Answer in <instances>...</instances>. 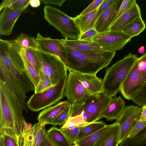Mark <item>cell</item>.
Segmentation results:
<instances>
[{
  "instance_id": "16",
  "label": "cell",
  "mask_w": 146,
  "mask_h": 146,
  "mask_svg": "<svg viewBox=\"0 0 146 146\" xmlns=\"http://www.w3.org/2000/svg\"><path fill=\"white\" fill-rule=\"evenodd\" d=\"M29 5L18 10L4 8L0 15V35L9 36L12 33L14 25L21 13Z\"/></svg>"
},
{
  "instance_id": "48",
  "label": "cell",
  "mask_w": 146,
  "mask_h": 146,
  "mask_svg": "<svg viewBox=\"0 0 146 146\" xmlns=\"http://www.w3.org/2000/svg\"><path fill=\"white\" fill-rule=\"evenodd\" d=\"M17 0H4L0 6V11L6 7H10Z\"/></svg>"
},
{
  "instance_id": "11",
  "label": "cell",
  "mask_w": 146,
  "mask_h": 146,
  "mask_svg": "<svg viewBox=\"0 0 146 146\" xmlns=\"http://www.w3.org/2000/svg\"><path fill=\"white\" fill-rule=\"evenodd\" d=\"M46 125L39 122L32 126L26 122L23 131L17 138L19 146H40L46 136Z\"/></svg>"
},
{
  "instance_id": "53",
  "label": "cell",
  "mask_w": 146,
  "mask_h": 146,
  "mask_svg": "<svg viewBox=\"0 0 146 146\" xmlns=\"http://www.w3.org/2000/svg\"><path fill=\"white\" fill-rule=\"evenodd\" d=\"M47 136L44 138L42 142L41 143L40 146H47L46 144V139Z\"/></svg>"
},
{
  "instance_id": "9",
  "label": "cell",
  "mask_w": 146,
  "mask_h": 146,
  "mask_svg": "<svg viewBox=\"0 0 146 146\" xmlns=\"http://www.w3.org/2000/svg\"><path fill=\"white\" fill-rule=\"evenodd\" d=\"M131 38L121 31H110L99 33L91 41L96 42L106 51L114 52L122 49Z\"/></svg>"
},
{
  "instance_id": "43",
  "label": "cell",
  "mask_w": 146,
  "mask_h": 146,
  "mask_svg": "<svg viewBox=\"0 0 146 146\" xmlns=\"http://www.w3.org/2000/svg\"><path fill=\"white\" fill-rule=\"evenodd\" d=\"M2 135L3 137L4 146H19L17 139L14 137L5 133Z\"/></svg>"
},
{
  "instance_id": "38",
  "label": "cell",
  "mask_w": 146,
  "mask_h": 146,
  "mask_svg": "<svg viewBox=\"0 0 146 146\" xmlns=\"http://www.w3.org/2000/svg\"><path fill=\"white\" fill-rule=\"evenodd\" d=\"M70 111L71 106L69 105L48 124L62 125L70 116Z\"/></svg>"
},
{
  "instance_id": "24",
  "label": "cell",
  "mask_w": 146,
  "mask_h": 146,
  "mask_svg": "<svg viewBox=\"0 0 146 146\" xmlns=\"http://www.w3.org/2000/svg\"><path fill=\"white\" fill-rule=\"evenodd\" d=\"M69 105L67 101H64L43 109L38 117V122L48 124Z\"/></svg>"
},
{
  "instance_id": "21",
  "label": "cell",
  "mask_w": 146,
  "mask_h": 146,
  "mask_svg": "<svg viewBox=\"0 0 146 146\" xmlns=\"http://www.w3.org/2000/svg\"><path fill=\"white\" fill-rule=\"evenodd\" d=\"M119 126L115 122L100 136L93 146H119Z\"/></svg>"
},
{
  "instance_id": "26",
  "label": "cell",
  "mask_w": 146,
  "mask_h": 146,
  "mask_svg": "<svg viewBox=\"0 0 146 146\" xmlns=\"http://www.w3.org/2000/svg\"><path fill=\"white\" fill-rule=\"evenodd\" d=\"M98 8L84 15H79L73 18L81 34L89 30L94 28L96 22L94 18Z\"/></svg>"
},
{
  "instance_id": "6",
  "label": "cell",
  "mask_w": 146,
  "mask_h": 146,
  "mask_svg": "<svg viewBox=\"0 0 146 146\" xmlns=\"http://www.w3.org/2000/svg\"><path fill=\"white\" fill-rule=\"evenodd\" d=\"M66 83L64 96L71 106L70 116L82 106L89 94L82 84L77 76L73 71L69 70Z\"/></svg>"
},
{
  "instance_id": "3",
  "label": "cell",
  "mask_w": 146,
  "mask_h": 146,
  "mask_svg": "<svg viewBox=\"0 0 146 146\" xmlns=\"http://www.w3.org/2000/svg\"><path fill=\"white\" fill-rule=\"evenodd\" d=\"M43 11L45 20L59 31L63 37L79 39L81 33L73 18L50 5L45 6Z\"/></svg>"
},
{
  "instance_id": "14",
  "label": "cell",
  "mask_w": 146,
  "mask_h": 146,
  "mask_svg": "<svg viewBox=\"0 0 146 146\" xmlns=\"http://www.w3.org/2000/svg\"><path fill=\"white\" fill-rule=\"evenodd\" d=\"M0 81L5 84L14 95L23 110L28 113L25 102L26 93L17 78L1 62H0Z\"/></svg>"
},
{
  "instance_id": "45",
  "label": "cell",
  "mask_w": 146,
  "mask_h": 146,
  "mask_svg": "<svg viewBox=\"0 0 146 146\" xmlns=\"http://www.w3.org/2000/svg\"><path fill=\"white\" fill-rule=\"evenodd\" d=\"M98 33L94 28L92 29L81 34L78 40L91 41V39Z\"/></svg>"
},
{
  "instance_id": "54",
  "label": "cell",
  "mask_w": 146,
  "mask_h": 146,
  "mask_svg": "<svg viewBox=\"0 0 146 146\" xmlns=\"http://www.w3.org/2000/svg\"><path fill=\"white\" fill-rule=\"evenodd\" d=\"M46 144L47 146H54L52 145L50 143V142L48 140L47 137H46Z\"/></svg>"
},
{
  "instance_id": "36",
  "label": "cell",
  "mask_w": 146,
  "mask_h": 146,
  "mask_svg": "<svg viewBox=\"0 0 146 146\" xmlns=\"http://www.w3.org/2000/svg\"><path fill=\"white\" fill-rule=\"evenodd\" d=\"M130 100L139 106L142 107L146 104V81Z\"/></svg>"
},
{
  "instance_id": "18",
  "label": "cell",
  "mask_w": 146,
  "mask_h": 146,
  "mask_svg": "<svg viewBox=\"0 0 146 146\" xmlns=\"http://www.w3.org/2000/svg\"><path fill=\"white\" fill-rule=\"evenodd\" d=\"M123 0H115L96 21L94 29L99 33L110 31V28Z\"/></svg>"
},
{
  "instance_id": "10",
  "label": "cell",
  "mask_w": 146,
  "mask_h": 146,
  "mask_svg": "<svg viewBox=\"0 0 146 146\" xmlns=\"http://www.w3.org/2000/svg\"><path fill=\"white\" fill-rule=\"evenodd\" d=\"M22 133L10 109L4 92L0 88V135L5 133L17 139Z\"/></svg>"
},
{
  "instance_id": "27",
  "label": "cell",
  "mask_w": 146,
  "mask_h": 146,
  "mask_svg": "<svg viewBox=\"0 0 146 146\" xmlns=\"http://www.w3.org/2000/svg\"><path fill=\"white\" fill-rule=\"evenodd\" d=\"M47 138L54 146H71L72 144L59 129L52 127L46 132Z\"/></svg>"
},
{
  "instance_id": "12",
  "label": "cell",
  "mask_w": 146,
  "mask_h": 146,
  "mask_svg": "<svg viewBox=\"0 0 146 146\" xmlns=\"http://www.w3.org/2000/svg\"><path fill=\"white\" fill-rule=\"evenodd\" d=\"M141 108L134 105L126 106L119 118L115 122L119 126V145L127 137L129 133L135 122L140 120Z\"/></svg>"
},
{
  "instance_id": "15",
  "label": "cell",
  "mask_w": 146,
  "mask_h": 146,
  "mask_svg": "<svg viewBox=\"0 0 146 146\" xmlns=\"http://www.w3.org/2000/svg\"><path fill=\"white\" fill-rule=\"evenodd\" d=\"M0 62L4 64L18 80L26 93L35 91V88L25 73L22 74L12 62L8 48L3 47L0 49Z\"/></svg>"
},
{
  "instance_id": "34",
  "label": "cell",
  "mask_w": 146,
  "mask_h": 146,
  "mask_svg": "<svg viewBox=\"0 0 146 146\" xmlns=\"http://www.w3.org/2000/svg\"><path fill=\"white\" fill-rule=\"evenodd\" d=\"M87 123L81 114L75 116H69L60 128L72 129L82 127Z\"/></svg>"
},
{
  "instance_id": "4",
  "label": "cell",
  "mask_w": 146,
  "mask_h": 146,
  "mask_svg": "<svg viewBox=\"0 0 146 146\" xmlns=\"http://www.w3.org/2000/svg\"><path fill=\"white\" fill-rule=\"evenodd\" d=\"M68 74L55 85L39 93H34L26 103L29 109L37 112L57 103L63 98Z\"/></svg>"
},
{
  "instance_id": "7",
  "label": "cell",
  "mask_w": 146,
  "mask_h": 146,
  "mask_svg": "<svg viewBox=\"0 0 146 146\" xmlns=\"http://www.w3.org/2000/svg\"><path fill=\"white\" fill-rule=\"evenodd\" d=\"M31 50L38 62L40 68L39 71L48 76L54 85L67 74V67L55 56L40 51Z\"/></svg>"
},
{
  "instance_id": "47",
  "label": "cell",
  "mask_w": 146,
  "mask_h": 146,
  "mask_svg": "<svg viewBox=\"0 0 146 146\" xmlns=\"http://www.w3.org/2000/svg\"><path fill=\"white\" fill-rule=\"evenodd\" d=\"M43 3L45 4H53L61 7L65 0H41Z\"/></svg>"
},
{
  "instance_id": "40",
  "label": "cell",
  "mask_w": 146,
  "mask_h": 146,
  "mask_svg": "<svg viewBox=\"0 0 146 146\" xmlns=\"http://www.w3.org/2000/svg\"><path fill=\"white\" fill-rule=\"evenodd\" d=\"M81 127H77L72 129L61 128L59 129L71 144H74L77 141V136Z\"/></svg>"
},
{
  "instance_id": "25",
  "label": "cell",
  "mask_w": 146,
  "mask_h": 146,
  "mask_svg": "<svg viewBox=\"0 0 146 146\" xmlns=\"http://www.w3.org/2000/svg\"><path fill=\"white\" fill-rule=\"evenodd\" d=\"M22 48L16 39L9 40V52L10 59L14 65L22 74L25 73L22 55Z\"/></svg>"
},
{
  "instance_id": "50",
  "label": "cell",
  "mask_w": 146,
  "mask_h": 146,
  "mask_svg": "<svg viewBox=\"0 0 146 146\" xmlns=\"http://www.w3.org/2000/svg\"><path fill=\"white\" fill-rule=\"evenodd\" d=\"M40 0H30L29 5L32 7H37L40 5Z\"/></svg>"
},
{
  "instance_id": "32",
  "label": "cell",
  "mask_w": 146,
  "mask_h": 146,
  "mask_svg": "<svg viewBox=\"0 0 146 146\" xmlns=\"http://www.w3.org/2000/svg\"><path fill=\"white\" fill-rule=\"evenodd\" d=\"M112 125V124L108 125L95 133L77 141L74 144L77 146H93L102 134Z\"/></svg>"
},
{
  "instance_id": "35",
  "label": "cell",
  "mask_w": 146,
  "mask_h": 146,
  "mask_svg": "<svg viewBox=\"0 0 146 146\" xmlns=\"http://www.w3.org/2000/svg\"><path fill=\"white\" fill-rule=\"evenodd\" d=\"M40 81L35 88L34 93H36L41 92L54 85L50 78L41 71H39Z\"/></svg>"
},
{
  "instance_id": "1",
  "label": "cell",
  "mask_w": 146,
  "mask_h": 146,
  "mask_svg": "<svg viewBox=\"0 0 146 146\" xmlns=\"http://www.w3.org/2000/svg\"><path fill=\"white\" fill-rule=\"evenodd\" d=\"M67 52V67L74 72L96 75L110 64L115 52H82L65 47Z\"/></svg>"
},
{
  "instance_id": "42",
  "label": "cell",
  "mask_w": 146,
  "mask_h": 146,
  "mask_svg": "<svg viewBox=\"0 0 146 146\" xmlns=\"http://www.w3.org/2000/svg\"><path fill=\"white\" fill-rule=\"evenodd\" d=\"M26 56L31 64L38 72L40 69V67L38 62L33 53L31 50L26 49L25 50Z\"/></svg>"
},
{
  "instance_id": "2",
  "label": "cell",
  "mask_w": 146,
  "mask_h": 146,
  "mask_svg": "<svg viewBox=\"0 0 146 146\" xmlns=\"http://www.w3.org/2000/svg\"><path fill=\"white\" fill-rule=\"evenodd\" d=\"M138 58L130 53L107 68L103 79V91L111 98L116 96Z\"/></svg>"
},
{
  "instance_id": "31",
  "label": "cell",
  "mask_w": 146,
  "mask_h": 146,
  "mask_svg": "<svg viewBox=\"0 0 146 146\" xmlns=\"http://www.w3.org/2000/svg\"><path fill=\"white\" fill-rule=\"evenodd\" d=\"M20 46L26 49L40 51L38 45L34 37H31L22 33L16 39Z\"/></svg>"
},
{
  "instance_id": "17",
  "label": "cell",
  "mask_w": 146,
  "mask_h": 146,
  "mask_svg": "<svg viewBox=\"0 0 146 146\" xmlns=\"http://www.w3.org/2000/svg\"><path fill=\"white\" fill-rule=\"evenodd\" d=\"M0 88L3 91L16 123L23 132L26 123L23 115V109L14 95L9 90L6 85L1 81Z\"/></svg>"
},
{
  "instance_id": "30",
  "label": "cell",
  "mask_w": 146,
  "mask_h": 146,
  "mask_svg": "<svg viewBox=\"0 0 146 146\" xmlns=\"http://www.w3.org/2000/svg\"><path fill=\"white\" fill-rule=\"evenodd\" d=\"M107 125L102 121L87 123L81 127L77 136V141L95 133Z\"/></svg>"
},
{
  "instance_id": "5",
  "label": "cell",
  "mask_w": 146,
  "mask_h": 146,
  "mask_svg": "<svg viewBox=\"0 0 146 146\" xmlns=\"http://www.w3.org/2000/svg\"><path fill=\"white\" fill-rule=\"evenodd\" d=\"M146 81V52L138 58L119 91L125 98L131 100Z\"/></svg>"
},
{
  "instance_id": "39",
  "label": "cell",
  "mask_w": 146,
  "mask_h": 146,
  "mask_svg": "<svg viewBox=\"0 0 146 146\" xmlns=\"http://www.w3.org/2000/svg\"><path fill=\"white\" fill-rule=\"evenodd\" d=\"M146 126V121H141L139 120L137 121L130 130L126 139L134 138Z\"/></svg>"
},
{
  "instance_id": "33",
  "label": "cell",
  "mask_w": 146,
  "mask_h": 146,
  "mask_svg": "<svg viewBox=\"0 0 146 146\" xmlns=\"http://www.w3.org/2000/svg\"><path fill=\"white\" fill-rule=\"evenodd\" d=\"M119 146H146V126L134 138L125 139Z\"/></svg>"
},
{
  "instance_id": "55",
  "label": "cell",
  "mask_w": 146,
  "mask_h": 146,
  "mask_svg": "<svg viewBox=\"0 0 146 146\" xmlns=\"http://www.w3.org/2000/svg\"><path fill=\"white\" fill-rule=\"evenodd\" d=\"M71 146H77L76 145L74 144H72Z\"/></svg>"
},
{
  "instance_id": "51",
  "label": "cell",
  "mask_w": 146,
  "mask_h": 146,
  "mask_svg": "<svg viewBox=\"0 0 146 146\" xmlns=\"http://www.w3.org/2000/svg\"><path fill=\"white\" fill-rule=\"evenodd\" d=\"M145 51V49L144 47L143 46H142L140 47L138 49V52L141 53L142 54Z\"/></svg>"
},
{
  "instance_id": "46",
  "label": "cell",
  "mask_w": 146,
  "mask_h": 146,
  "mask_svg": "<svg viewBox=\"0 0 146 146\" xmlns=\"http://www.w3.org/2000/svg\"><path fill=\"white\" fill-rule=\"evenodd\" d=\"M30 0H17L10 7L14 10H18L29 5Z\"/></svg>"
},
{
  "instance_id": "52",
  "label": "cell",
  "mask_w": 146,
  "mask_h": 146,
  "mask_svg": "<svg viewBox=\"0 0 146 146\" xmlns=\"http://www.w3.org/2000/svg\"><path fill=\"white\" fill-rule=\"evenodd\" d=\"M0 146H4L3 137L2 135L0 136Z\"/></svg>"
},
{
  "instance_id": "19",
  "label": "cell",
  "mask_w": 146,
  "mask_h": 146,
  "mask_svg": "<svg viewBox=\"0 0 146 146\" xmlns=\"http://www.w3.org/2000/svg\"><path fill=\"white\" fill-rule=\"evenodd\" d=\"M125 107V101L121 96H115L111 99L100 119L104 117L108 121L116 120L120 117Z\"/></svg>"
},
{
  "instance_id": "20",
  "label": "cell",
  "mask_w": 146,
  "mask_h": 146,
  "mask_svg": "<svg viewBox=\"0 0 146 146\" xmlns=\"http://www.w3.org/2000/svg\"><path fill=\"white\" fill-rule=\"evenodd\" d=\"M74 72L83 86L90 95L103 92V80L97 77L96 75Z\"/></svg>"
},
{
  "instance_id": "44",
  "label": "cell",
  "mask_w": 146,
  "mask_h": 146,
  "mask_svg": "<svg viewBox=\"0 0 146 146\" xmlns=\"http://www.w3.org/2000/svg\"><path fill=\"white\" fill-rule=\"evenodd\" d=\"M104 0H94L80 15H83L98 8Z\"/></svg>"
},
{
  "instance_id": "29",
  "label": "cell",
  "mask_w": 146,
  "mask_h": 146,
  "mask_svg": "<svg viewBox=\"0 0 146 146\" xmlns=\"http://www.w3.org/2000/svg\"><path fill=\"white\" fill-rule=\"evenodd\" d=\"M25 50L26 49L22 48V55L25 72L35 88L40 81L39 74L29 60L26 56Z\"/></svg>"
},
{
  "instance_id": "37",
  "label": "cell",
  "mask_w": 146,
  "mask_h": 146,
  "mask_svg": "<svg viewBox=\"0 0 146 146\" xmlns=\"http://www.w3.org/2000/svg\"><path fill=\"white\" fill-rule=\"evenodd\" d=\"M136 3L135 0H123L112 21L111 25L121 16L129 10Z\"/></svg>"
},
{
  "instance_id": "23",
  "label": "cell",
  "mask_w": 146,
  "mask_h": 146,
  "mask_svg": "<svg viewBox=\"0 0 146 146\" xmlns=\"http://www.w3.org/2000/svg\"><path fill=\"white\" fill-rule=\"evenodd\" d=\"M141 17V16L140 9L136 3L129 10L110 26V31H121L126 25L136 18Z\"/></svg>"
},
{
  "instance_id": "49",
  "label": "cell",
  "mask_w": 146,
  "mask_h": 146,
  "mask_svg": "<svg viewBox=\"0 0 146 146\" xmlns=\"http://www.w3.org/2000/svg\"><path fill=\"white\" fill-rule=\"evenodd\" d=\"M142 111L140 121H146V104L141 107Z\"/></svg>"
},
{
  "instance_id": "13",
  "label": "cell",
  "mask_w": 146,
  "mask_h": 146,
  "mask_svg": "<svg viewBox=\"0 0 146 146\" xmlns=\"http://www.w3.org/2000/svg\"><path fill=\"white\" fill-rule=\"evenodd\" d=\"M40 51L49 53L56 56L68 67L67 52L60 39L44 37L38 32L35 38Z\"/></svg>"
},
{
  "instance_id": "28",
  "label": "cell",
  "mask_w": 146,
  "mask_h": 146,
  "mask_svg": "<svg viewBox=\"0 0 146 146\" xmlns=\"http://www.w3.org/2000/svg\"><path fill=\"white\" fill-rule=\"evenodd\" d=\"M145 25L141 17L126 25L121 31L132 38L139 35L143 31L145 28Z\"/></svg>"
},
{
  "instance_id": "22",
  "label": "cell",
  "mask_w": 146,
  "mask_h": 146,
  "mask_svg": "<svg viewBox=\"0 0 146 146\" xmlns=\"http://www.w3.org/2000/svg\"><path fill=\"white\" fill-rule=\"evenodd\" d=\"M60 40L64 47L80 51H106L99 45L93 41L78 39H61Z\"/></svg>"
},
{
  "instance_id": "8",
  "label": "cell",
  "mask_w": 146,
  "mask_h": 146,
  "mask_svg": "<svg viewBox=\"0 0 146 146\" xmlns=\"http://www.w3.org/2000/svg\"><path fill=\"white\" fill-rule=\"evenodd\" d=\"M111 98L103 91L90 95L84 104L80 108L85 121L89 123L100 120L107 108Z\"/></svg>"
},
{
  "instance_id": "41",
  "label": "cell",
  "mask_w": 146,
  "mask_h": 146,
  "mask_svg": "<svg viewBox=\"0 0 146 146\" xmlns=\"http://www.w3.org/2000/svg\"><path fill=\"white\" fill-rule=\"evenodd\" d=\"M115 0H104L98 8L94 18L96 22L97 19L102 14L110 7L115 2Z\"/></svg>"
}]
</instances>
